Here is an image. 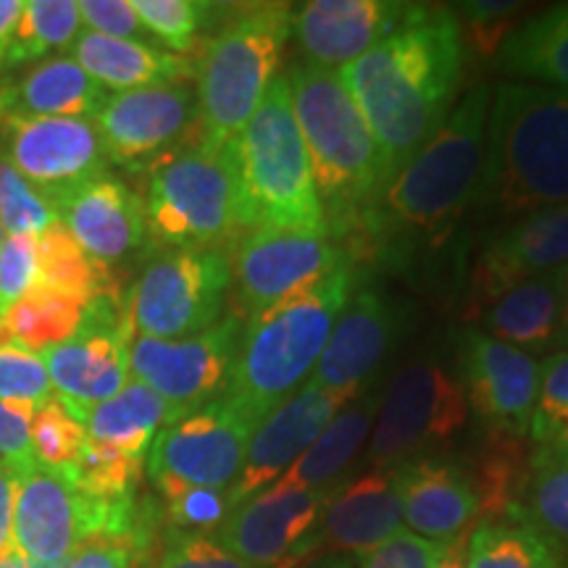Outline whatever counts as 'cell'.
<instances>
[{
    "label": "cell",
    "mask_w": 568,
    "mask_h": 568,
    "mask_svg": "<svg viewBox=\"0 0 568 568\" xmlns=\"http://www.w3.org/2000/svg\"><path fill=\"white\" fill-rule=\"evenodd\" d=\"M351 258L347 247L326 234L243 232L230 253L232 287L237 295L234 311L247 322Z\"/></svg>",
    "instance_id": "19"
},
{
    "label": "cell",
    "mask_w": 568,
    "mask_h": 568,
    "mask_svg": "<svg viewBox=\"0 0 568 568\" xmlns=\"http://www.w3.org/2000/svg\"><path fill=\"white\" fill-rule=\"evenodd\" d=\"M161 506L140 527L122 535L90 537L67 560V568H153L161 545Z\"/></svg>",
    "instance_id": "41"
},
{
    "label": "cell",
    "mask_w": 568,
    "mask_h": 568,
    "mask_svg": "<svg viewBox=\"0 0 568 568\" xmlns=\"http://www.w3.org/2000/svg\"><path fill=\"white\" fill-rule=\"evenodd\" d=\"M71 59L105 90H142L163 84H190L195 80V61L190 55L166 51L153 42L103 38L82 32L71 45Z\"/></svg>",
    "instance_id": "29"
},
{
    "label": "cell",
    "mask_w": 568,
    "mask_h": 568,
    "mask_svg": "<svg viewBox=\"0 0 568 568\" xmlns=\"http://www.w3.org/2000/svg\"><path fill=\"white\" fill-rule=\"evenodd\" d=\"M59 222L53 205L21 176L0 151V224L6 234H32L38 237Z\"/></svg>",
    "instance_id": "44"
},
{
    "label": "cell",
    "mask_w": 568,
    "mask_h": 568,
    "mask_svg": "<svg viewBox=\"0 0 568 568\" xmlns=\"http://www.w3.org/2000/svg\"><path fill=\"white\" fill-rule=\"evenodd\" d=\"M339 485L308 489L276 479L261 493L240 500L222 527L213 531V539L251 566L297 568L308 558L311 535Z\"/></svg>",
    "instance_id": "14"
},
{
    "label": "cell",
    "mask_w": 568,
    "mask_h": 568,
    "mask_svg": "<svg viewBox=\"0 0 568 568\" xmlns=\"http://www.w3.org/2000/svg\"><path fill=\"white\" fill-rule=\"evenodd\" d=\"M361 282L364 266L351 258L247 318L226 395L258 418L293 397L314 374L337 316Z\"/></svg>",
    "instance_id": "5"
},
{
    "label": "cell",
    "mask_w": 568,
    "mask_h": 568,
    "mask_svg": "<svg viewBox=\"0 0 568 568\" xmlns=\"http://www.w3.org/2000/svg\"><path fill=\"white\" fill-rule=\"evenodd\" d=\"M174 422L172 408L153 389L130 379L109 400L92 406L82 418L84 432L95 443L116 447L126 456L145 460L153 439L166 424Z\"/></svg>",
    "instance_id": "32"
},
{
    "label": "cell",
    "mask_w": 568,
    "mask_h": 568,
    "mask_svg": "<svg viewBox=\"0 0 568 568\" xmlns=\"http://www.w3.org/2000/svg\"><path fill=\"white\" fill-rule=\"evenodd\" d=\"M132 339L126 303L119 295H101L90 303L80 335L40 355L53 395L67 403L80 424L92 406L109 400L132 379Z\"/></svg>",
    "instance_id": "16"
},
{
    "label": "cell",
    "mask_w": 568,
    "mask_h": 568,
    "mask_svg": "<svg viewBox=\"0 0 568 568\" xmlns=\"http://www.w3.org/2000/svg\"><path fill=\"white\" fill-rule=\"evenodd\" d=\"M90 303L84 297L34 284L30 293L0 316V345L42 355L55 345L69 343L88 324Z\"/></svg>",
    "instance_id": "33"
},
{
    "label": "cell",
    "mask_w": 568,
    "mask_h": 568,
    "mask_svg": "<svg viewBox=\"0 0 568 568\" xmlns=\"http://www.w3.org/2000/svg\"><path fill=\"white\" fill-rule=\"evenodd\" d=\"M32 416L34 406L0 400V464L9 466L13 474L38 466L30 439Z\"/></svg>",
    "instance_id": "51"
},
{
    "label": "cell",
    "mask_w": 568,
    "mask_h": 568,
    "mask_svg": "<svg viewBox=\"0 0 568 568\" xmlns=\"http://www.w3.org/2000/svg\"><path fill=\"white\" fill-rule=\"evenodd\" d=\"M464 63L460 19L453 9L435 6L416 24L337 71L374 134L387 180L456 109Z\"/></svg>",
    "instance_id": "2"
},
{
    "label": "cell",
    "mask_w": 568,
    "mask_h": 568,
    "mask_svg": "<svg viewBox=\"0 0 568 568\" xmlns=\"http://www.w3.org/2000/svg\"><path fill=\"white\" fill-rule=\"evenodd\" d=\"M316 568H355V564H353L351 558H343V556H332V558L322 560V564H318Z\"/></svg>",
    "instance_id": "56"
},
{
    "label": "cell",
    "mask_w": 568,
    "mask_h": 568,
    "mask_svg": "<svg viewBox=\"0 0 568 568\" xmlns=\"http://www.w3.org/2000/svg\"><path fill=\"white\" fill-rule=\"evenodd\" d=\"M527 439L529 458H568V351L539 364V393Z\"/></svg>",
    "instance_id": "38"
},
{
    "label": "cell",
    "mask_w": 568,
    "mask_h": 568,
    "mask_svg": "<svg viewBox=\"0 0 568 568\" xmlns=\"http://www.w3.org/2000/svg\"><path fill=\"white\" fill-rule=\"evenodd\" d=\"M30 439L34 464L48 468V471L61 474L80 456L88 432L67 408V403L51 395L45 403L34 408Z\"/></svg>",
    "instance_id": "42"
},
{
    "label": "cell",
    "mask_w": 568,
    "mask_h": 568,
    "mask_svg": "<svg viewBox=\"0 0 568 568\" xmlns=\"http://www.w3.org/2000/svg\"><path fill=\"white\" fill-rule=\"evenodd\" d=\"M38 284V237L9 234L0 247V316Z\"/></svg>",
    "instance_id": "48"
},
{
    "label": "cell",
    "mask_w": 568,
    "mask_h": 568,
    "mask_svg": "<svg viewBox=\"0 0 568 568\" xmlns=\"http://www.w3.org/2000/svg\"><path fill=\"white\" fill-rule=\"evenodd\" d=\"M163 518L169 529L213 535L230 516L232 503L226 489L193 487V485H159Z\"/></svg>",
    "instance_id": "43"
},
{
    "label": "cell",
    "mask_w": 568,
    "mask_h": 568,
    "mask_svg": "<svg viewBox=\"0 0 568 568\" xmlns=\"http://www.w3.org/2000/svg\"><path fill=\"white\" fill-rule=\"evenodd\" d=\"M51 395L53 387L40 355L0 345V400L27 403L38 408Z\"/></svg>",
    "instance_id": "47"
},
{
    "label": "cell",
    "mask_w": 568,
    "mask_h": 568,
    "mask_svg": "<svg viewBox=\"0 0 568 568\" xmlns=\"http://www.w3.org/2000/svg\"><path fill=\"white\" fill-rule=\"evenodd\" d=\"M55 216L101 264H122L145 245V201L130 184L105 174L63 197Z\"/></svg>",
    "instance_id": "25"
},
{
    "label": "cell",
    "mask_w": 568,
    "mask_h": 568,
    "mask_svg": "<svg viewBox=\"0 0 568 568\" xmlns=\"http://www.w3.org/2000/svg\"><path fill=\"white\" fill-rule=\"evenodd\" d=\"M80 6L74 0H24V11L11 34L3 74L24 63H40L63 53L82 34Z\"/></svg>",
    "instance_id": "36"
},
{
    "label": "cell",
    "mask_w": 568,
    "mask_h": 568,
    "mask_svg": "<svg viewBox=\"0 0 568 568\" xmlns=\"http://www.w3.org/2000/svg\"><path fill=\"white\" fill-rule=\"evenodd\" d=\"M92 122L101 132L109 163L132 172H148L155 161L193 145L187 138H201V111L193 84L109 92Z\"/></svg>",
    "instance_id": "15"
},
{
    "label": "cell",
    "mask_w": 568,
    "mask_h": 568,
    "mask_svg": "<svg viewBox=\"0 0 568 568\" xmlns=\"http://www.w3.org/2000/svg\"><path fill=\"white\" fill-rule=\"evenodd\" d=\"M535 355L485 335L477 326L456 339V376L466 393L468 414L485 435L527 439L539 393Z\"/></svg>",
    "instance_id": "18"
},
{
    "label": "cell",
    "mask_w": 568,
    "mask_h": 568,
    "mask_svg": "<svg viewBox=\"0 0 568 568\" xmlns=\"http://www.w3.org/2000/svg\"><path fill=\"white\" fill-rule=\"evenodd\" d=\"M403 508L395 466L374 468L358 479H345L335 489L322 521L308 542L316 552H364L400 531Z\"/></svg>",
    "instance_id": "26"
},
{
    "label": "cell",
    "mask_w": 568,
    "mask_h": 568,
    "mask_svg": "<svg viewBox=\"0 0 568 568\" xmlns=\"http://www.w3.org/2000/svg\"><path fill=\"white\" fill-rule=\"evenodd\" d=\"M142 468H145V460L88 437L80 456L67 471H61V477L98 500H124V497L138 495Z\"/></svg>",
    "instance_id": "39"
},
{
    "label": "cell",
    "mask_w": 568,
    "mask_h": 568,
    "mask_svg": "<svg viewBox=\"0 0 568 568\" xmlns=\"http://www.w3.org/2000/svg\"><path fill=\"white\" fill-rule=\"evenodd\" d=\"M232 264L224 247L163 251L142 268L126 295L134 337L182 339L224 318Z\"/></svg>",
    "instance_id": "11"
},
{
    "label": "cell",
    "mask_w": 568,
    "mask_h": 568,
    "mask_svg": "<svg viewBox=\"0 0 568 568\" xmlns=\"http://www.w3.org/2000/svg\"><path fill=\"white\" fill-rule=\"evenodd\" d=\"M568 203V92L503 80L493 88L474 211L489 216Z\"/></svg>",
    "instance_id": "3"
},
{
    "label": "cell",
    "mask_w": 568,
    "mask_h": 568,
    "mask_svg": "<svg viewBox=\"0 0 568 568\" xmlns=\"http://www.w3.org/2000/svg\"><path fill=\"white\" fill-rule=\"evenodd\" d=\"M447 545L432 542L414 531H395L372 550L355 552V568H435Z\"/></svg>",
    "instance_id": "49"
},
{
    "label": "cell",
    "mask_w": 568,
    "mask_h": 568,
    "mask_svg": "<svg viewBox=\"0 0 568 568\" xmlns=\"http://www.w3.org/2000/svg\"><path fill=\"white\" fill-rule=\"evenodd\" d=\"M245 318L230 311L201 335L182 339L134 337L130 374L172 408L174 418L193 414L226 395Z\"/></svg>",
    "instance_id": "13"
},
{
    "label": "cell",
    "mask_w": 568,
    "mask_h": 568,
    "mask_svg": "<svg viewBox=\"0 0 568 568\" xmlns=\"http://www.w3.org/2000/svg\"><path fill=\"white\" fill-rule=\"evenodd\" d=\"M489 103V82L474 84L435 138L389 176L358 232L345 243L361 266L374 261L406 274L439 253L447 258L456 226L477 201Z\"/></svg>",
    "instance_id": "1"
},
{
    "label": "cell",
    "mask_w": 568,
    "mask_h": 568,
    "mask_svg": "<svg viewBox=\"0 0 568 568\" xmlns=\"http://www.w3.org/2000/svg\"><path fill=\"white\" fill-rule=\"evenodd\" d=\"M566 272V268H564ZM564 272L531 276L497 295L477 316V329L529 355L564 353Z\"/></svg>",
    "instance_id": "27"
},
{
    "label": "cell",
    "mask_w": 568,
    "mask_h": 568,
    "mask_svg": "<svg viewBox=\"0 0 568 568\" xmlns=\"http://www.w3.org/2000/svg\"><path fill=\"white\" fill-rule=\"evenodd\" d=\"M558 556L568 552V458H529L514 510Z\"/></svg>",
    "instance_id": "34"
},
{
    "label": "cell",
    "mask_w": 568,
    "mask_h": 568,
    "mask_svg": "<svg viewBox=\"0 0 568 568\" xmlns=\"http://www.w3.org/2000/svg\"><path fill=\"white\" fill-rule=\"evenodd\" d=\"M495 63L510 82L568 92V3L550 6L514 27L503 40Z\"/></svg>",
    "instance_id": "31"
},
{
    "label": "cell",
    "mask_w": 568,
    "mask_h": 568,
    "mask_svg": "<svg viewBox=\"0 0 568 568\" xmlns=\"http://www.w3.org/2000/svg\"><path fill=\"white\" fill-rule=\"evenodd\" d=\"M232 148L195 140L148 169V237L166 251H197L243 234Z\"/></svg>",
    "instance_id": "8"
},
{
    "label": "cell",
    "mask_w": 568,
    "mask_h": 568,
    "mask_svg": "<svg viewBox=\"0 0 568 568\" xmlns=\"http://www.w3.org/2000/svg\"><path fill=\"white\" fill-rule=\"evenodd\" d=\"M38 284L84 297V301L119 295L111 266L92 258L61 222L38 234Z\"/></svg>",
    "instance_id": "35"
},
{
    "label": "cell",
    "mask_w": 568,
    "mask_h": 568,
    "mask_svg": "<svg viewBox=\"0 0 568 568\" xmlns=\"http://www.w3.org/2000/svg\"><path fill=\"white\" fill-rule=\"evenodd\" d=\"M153 568H258L245 564L213 539V535L166 529L161 535Z\"/></svg>",
    "instance_id": "46"
},
{
    "label": "cell",
    "mask_w": 568,
    "mask_h": 568,
    "mask_svg": "<svg viewBox=\"0 0 568 568\" xmlns=\"http://www.w3.org/2000/svg\"><path fill=\"white\" fill-rule=\"evenodd\" d=\"M468 403L456 372L437 355L424 353L395 372L382 393L368 464L374 468L400 466L410 458L435 456L437 447L466 429Z\"/></svg>",
    "instance_id": "10"
},
{
    "label": "cell",
    "mask_w": 568,
    "mask_h": 568,
    "mask_svg": "<svg viewBox=\"0 0 568 568\" xmlns=\"http://www.w3.org/2000/svg\"><path fill=\"white\" fill-rule=\"evenodd\" d=\"M466 568H564V560L518 518H487L468 535Z\"/></svg>",
    "instance_id": "37"
},
{
    "label": "cell",
    "mask_w": 568,
    "mask_h": 568,
    "mask_svg": "<svg viewBox=\"0 0 568 568\" xmlns=\"http://www.w3.org/2000/svg\"><path fill=\"white\" fill-rule=\"evenodd\" d=\"M564 287H566V301H564V347L568 351V266L564 272Z\"/></svg>",
    "instance_id": "57"
},
{
    "label": "cell",
    "mask_w": 568,
    "mask_h": 568,
    "mask_svg": "<svg viewBox=\"0 0 568 568\" xmlns=\"http://www.w3.org/2000/svg\"><path fill=\"white\" fill-rule=\"evenodd\" d=\"M6 237H9V234H6V230H3V224H0V247H3V243H6Z\"/></svg>",
    "instance_id": "58"
},
{
    "label": "cell",
    "mask_w": 568,
    "mask_h": 568,
    "mask_svg": "<svg viewBox=\"0 0 568 568\" xmlns=\"http://www.w3.org/2000/svg\"><path fill=\"white\" fill-rule=\"evenodd\" d=\"M403 518L414 535L450 545L479 524V495L468 464L450 456H422L395 466Z\"/></svg>",
    "instance_id": "24"
},
{
    "label": "cell",
    "mask_w": 568,
    "mask_h": 568,
    "mask_svg": "<svg viewBox=\"0 0 568 568\" xmlns=\"http://www.w3.org/2000/svg\"><path fill=\"white\" fill-rule=\"evenodd\" d=\"M0 568H67V564H40V560L27 558L24 552L13 548L6 556H0Z\"/></svg>",
    "instance_id": "55"
},
{
    "label": "cell",
    "mask_w": 568,
    "mask_h": 568,
    "mask_svg": "<svg viewBox=\"0 0 568 568\" xmlns=\"http://www.w3.org/2000/svg\"><path fill=\"white\" fill-rule=\"evenodd\" d=\"M132 3L148 34L166 51L180 55L195 51L201 32L224 9L201 0H132Z\"/></svg>",
    "instance_id": "40"
},
{
    "label": "cell",
    "mask_w": 568,
    "mask_h": 568,
    "mask_svg": "<svg viewBox=\"0 0 568 568\" xmlns=\"http://www.w3.org/2000/svg\"><path fill=\"white\" fill-rule=\"evenodd\" d=\"M379 406L382 393L374 379L372 385H366L364 393L347 403V406L326 424V429L318 435L316 443L311 445L280 479H287L297 487L308 489L339 485V481L345 479L343 474L347 471V466H351L355 456H358L361 447L366 445V439L372 437L376 416H379Z\"/></svg>",
    "instance_id": "30"
},
{
    "label": "cell",
    "mask_w": 568,
    "mask_h": 568,
    "mask_svg": "<svg viewBox=\"0 0 568 568\" xmlns=\"http://www.w3.org/2000/svg\"><path fill=\"white\" fill-rule=\"evenodd\" d=\"M159 503L153 497L98 500L61 474L32 466L17 474L13 548L40 564H67L90 537L122 535L140 527Z\"/></svg>",
    "instance_id": "9"
},
{
    "label": "cell",
    "mask_w": 568,
    "mask_h": 568,
    "mask_svg": "<svg viewBox=\"0 0 568 568\" xmlns=\"http://www.w3.org/2000/svg\"><path fill=\"white\" fill-rule=\"evenodd\" d=\"M284 77L322 203L326 237L345 245L387 184L385 159L335 69L301 61Z\"/></svg>",
    "instance_id": "4"
},
{
    "label": "cell",
    "mask_w": 568,
    "mask_h": 568,
    "mask_svg": "<svg viewBox=\"0 0 568 568\" xmlns=\"http://www.w3.org/2000/svg\"><path fill=\"white\" fill-rule=\"evenodd\" d=\"M466 556H468V535L447 545L435 568H466Z\"/></svg>",
    "instance_id": "54"
},
{
    "label": "cell",
    "mask_w": 568,
    "mask_h": 568,
    "mask_svg": "<svg viewBox=\"0 0 568 568\" xmlns=\"http://www.w3.org/2000/svg\"><path fill=\"white\" fill-rule=\"evenodd\" d=\"M0 151L53 211L111 166L92 119L6 116L0 119Z\"/></svg>",
    "instance_id": "17"
},
{
    "label": "cell",
    "mask_w": 568,
    "mask_h": 568,
    "mask_svg": "<svg viewBox=\"0 0 568 568\" xmlns=\"http://www.w3.org/2000/svg\"><path fill=\"white\" fill-rule=\"evenodd\" d=\"M109 98L71 55H51L19 77L0 74V119H92Z\"/></svg>",
    "instance_id": "28"
},
{
    "label": "cell",
    "mask_w": 568,
    "mask_h": 568,
    "mask_svg": "<svg viewBox=\"0 0 568 568\" xmlns=\"http://www.w3.org/2000/svg\"><path fill=\"white\" fill-rule=\"evenodd\" d=\"M258 424V416L230 395H222L163 426L145 458L148 477L153 487L230 489L245 464L247 445Z\"/></svg>",
    "instance_id": "12"
},
{
    "label": "cell",
    "mask_w": 568,
    "mask_h": 568,
    "mask_svg": "<svg viewBox=\"0 0 568 568\" xmlns=\"http://www.w3.org/2000/svg\"><path fill=\"white\" fill-rule=\"evenodd\" d=\"M568 266V203L548 205L508 224L495 226L481 240L468 264L464 314L468 322L497 295L531 276L564 272Z\"/></svg>",
    "instance_id": "20"
},
{
    "label": "cell",
    "mask_w": 568,
    "mask_h": 568,
    "mask_svg": "<svg viewBox=\"0 0 568 568\" xmlns=\"http://www.w3.org/2000/svg\"><path fill=\"white\" fill-rule=\"evenodd\" d=\"M410 329V308L379 284L361 282L337 316L314 374L303 387L326 393H358L403 343Z\"/></svg>",
    "instance_id": "21"
},
{
    "label": "cell",
    "mask_w": 568,
    "mask_h": 568,
    "mask_svg": "<svg viewBox=\"0 0 568 568\" xmlns=\"http://www.w3.org/2000/svg\"><path fill=\"white\" fill-rule=\"evenodd\" d=\"M293 34V6H230L222 24L195 59V92L201 111L197 142L226 151L276 80L284 45Z\"/></svg>",
    "instance_id": "6"
},
{
    "label": "cell",
    "mask_w": 568,
    "mask_h": 568,
    "mask_svg": "<svg viewBox=\"0 0 568 568\" xmlns=\"http://www.w3.org/2000/svg\"><path fill=\"white\" fill-rule=\"evenodd\" d=\"M364 389H358V393H326V389L301 387L282 406H276L272 414L261 418L251 445H247L245 464L240 468L234 485L226 489L232 508L284 477L287 468L316 443L326 424Z\"/></svg>",
    "instance_id": "23"
},
{
    "label": "cell",
    "mask_w": 568,
    "mask_h": 568,
    "mask_svg": "<svg viewBox=\"0 0 568 568\" xmlns=\"http://www.w3.org/2000/svg\"><path fill=\"white\" fill-rule=\"evenodd\" d=\"M13 493H17V474L0 464V556L13 550Z\"/></svg>",
    "instance_id": "52"
},
{
    "label": "cell",
    "mask_w": 568,
    "mask_h": 568,
    "mask_svg": "<svg viewBox=\"0 0 568 568\" xmlns=\"http://www.w3.org/2000/svg\"><path fill=\"white\" fill-rule=\"evenodd\" d=\"M21 11H24V0H0V74H3L6 53H9L11 34L17 30Z\"/></svg>",
    "instance_id": "53"
},
{
    "label": "cell",
    "mask_w": 568,
    "mask_h": 568,
    "mask_svg": "<svg viewBox=\"0 0 568 568\" xmlns=\"http://www.w3.org/2000/svg\"><path fill=\"white\" fill-rule=\"evenodd\" d=\"M243 232L326 234L287 77H276L232 148Z\"/></svg>",
    "instance_id": "7"
},
{
    "label": "cell",
    "mask_w": 568,
    "mask_h": 568,
    "mask_svg": "<svg viewBox=\"0 0 568 568\" xmlns=\"http://www.w3.org/2000/svg\"><path fill=\"white\" fill-rule=\"evenodd\" d=\"M432 9L408 0H311L293 6V34L305 61L339 71Z\"/></svg>",
    "instance_id": "22"
},
{
    "label": "cell",
    "mask_w": 568,
    "mask_h": 568,
    "mask_svg": "<svg viewBox=\"0 0 568 568\" xmlns=\"http://www.w3.org/2000/svg\"><path fill=\"white\" fill-rule=\"evenodd\" d=\"M77 6H80V19L88 27V32L140 42H148L151 38L142 27L138 11H134L132 0H82Z\"/></svg>",
    "instance_id": "50"
},
{
    "label": "cell",
    "mask_w": 568,
    "mask_h": 568,
    "mask_svg": "<svg viewBox=\"0 0 568 568\" xmlns=\"http://www.w3.org/2000/svg\"><path fill=\"white\" fill-rule=\"evenodd\" d=\"M456 17H464L466 27H460V40H464V53L477 55V59H493L500 51L503 40L508 38L510 19L516 17L521 3H495V0H471L460 3Z\"/></svg>",
    "instance_id": "45"
}]
</instances>
